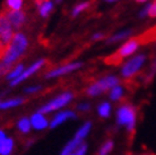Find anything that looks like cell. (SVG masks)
Listing matches in <instances>:
<instances>
[{"mask_svg":"<svg viewBox=\"0 0 156 155\" xmlns=\"http://www.w3.org/2000/svg\"><path fill=\"white\" fill-rule=\"evenodd\" d=\"M18 128L22 134H28L30 128H32V125H30V120L27 117H23L18 121Z\"/></svg>","mask_w":156,"mask_h":155,"instance_id":"obj_23","label":"cell"},{"mask_svg":"<svg viewBox=\"0 0 156 155\" xmlns=\"http://www.w3.org/2000/svg\"><path fill=\"white\" fill-rule=\"evenodd\" d=\"M36 6L40 17L48 18L50 14L53 12L55 2H52V0H36Z\"/></svg>","mask_w":156,"mask_h":155,"instance_id":"obj_12","label":"cell"},{"mask_svg":"<svg viewBox=\"0 0 156 155\" xmlns=\"http://www.w3.org/2000/svg\"><path fill=\"white\" fill-rule=\"evenodd\" d=\"M74 99V94L71 92H65V93H61L60 96H57L56 98H53L52 100H50L48 103H46L44 106H42L38 112L43 113V114H47L55 111H58L61 108H64L65 106L70 104Z\"/></svg>","mask_w":156,"mask_h":155,"instance_id":"obj_5","label":"cell"},{"mask_svg":"<svg viewBox=\"0 0 156 155\" xmlns=\"http://www.w3.org/2000/svg\"><path fill=\"white\" fill-rule=\"evenodd\" d=\"M70 155H75V153H73V154H70Z\"/></svg>","mask_w":156,"mask_h":155,"instance_id":"obj_38","label":"cell"},{"mask_svg":"<svg viewBox=\"0 0 156 155\" xmlns=\"http://www.w3.org/2000/svg\"><path fill=\"white\" fill-rule=\"evenodd\" d=\"M104 37H105V34L103 32H95L91 36V41H102Z\"/></svg>","mask_w":156,"mask_h":155,"instance_id":"obj_31","label":"cell"},{"mask_svg":"<svg viewBox=\"0 0 156 155\" xmlns=\"http://www.w3.org/2000/svg\"><path fill=\"white\" fill-rule=\"evenodd\" d=\"M14 149V141L13 139L6 137L5 140L0 144V155H10Z\"/></svg>","mask_w":156,"mask_h":155,"instance_id":"obj_17","label":"cell"},{"mask_svg":"<svg viewBox=\"0 0 156 155\" xmlns=\"http://www.w3.org/2000/svg\"><path fill=\"white\" fill-rule=\"evenodd\" d=\"M137 123V111L132 104H122L117 110V125L124 127L127 132L132 134Z\"/></svg>","mask_w":156,"mask_h":155,"instance_id":"obj_2","label":"cell"},{"mask_svg":"<svg viewBox=\"0 0 156 155\" xmlns=\"http://www.w3.org/2000/svg\"><path fill=\"white\" fill-rule=\"evenodd\" d=\"M24 102H26L24 98H13V99L5 100V102L0 103V108H3V110H6V108H13V107L20 106L22 103H24Z\"/></svg>","mask_w":156,"mask_h":155,"instance_id":"obj_21","label":"cell"},{"mask_svg":"<svg viewBox=\"0 0 156 155\" xmlns=\"http://www.w3.org/2000/svg\"><path fill=\"white\" fill-rule=\"evenodd\" d=\"M150 10H151V3H146V5L138 12V17L141 19H145L147 17H150Z\"/></svg>","mask_w":156,"mask_h":155,"instance_id":"obj_26","label":"cell"},{"mask_svg":"<svg viewBox=\"0 0 156 155\" xmlns=\"http://www.w3.org/2000/svg\"><path fill=\"white\" fill-rule=\"evenodd\" d=\"M142 155H151V154H142Z\"/></svg>","mask_w":156,"mask_h":155,"instance_id":"obj_37","label":"cell"},{"mask_svg":"<svg viewBox=\"0 0 156 155\" xmlns=\"http://www.w3.org/2000/svg\"><path fill=\"white\" fill-rule=\"evenodd\" d=\"M8 19H9L12 27L14 28V31H18L22 29V27L26 24L27 22V14L24 10H6L5 12Z\"/></svg>","mask_w":156,"mask_h":155,"instance_id":"obj_10","label":"cell"},{"mask_svg":"<svg viewBox=\"0 0 156 155\" xmlns=\"http://www.w3.org/2000/svg\"><path fill=\"white\" fill-rule=\"evenodd\" d=\"M24 0H5V6L8 10H22Z\"/></svg>","mask_w":156,"mask_h":155,"instance_id":"obj_22","label":"cell"},{"mask_svg":"<svg viewBox=\"0 0 156 155\" xmlns=\"http://www.w3.org/2000/svg\"><path fill=\"white\" fill-rule=\"evenodd\" d=\"M64 0H55V4H61Z\"/></svg>","mask_w":156,"mask_h":155,"instance_id":"obj_36","label":"cell"},{"mask_svg":"<svg viewBox=\"0 0 156 155\" xmlns=\"http://www.w3.org/2000/svg\"><path fill=\"white\" fill-rule=\"evenodd\" d=\"M89 6H90V2H81V3H77V4L73 8V10H71V17H73V18L79 17V15H80L81 13H84Z\"/></svg>","mask_w":156,"mask_h":155,"instance_id":"obj_19","label":"cell"},{"mask_svg":"<svg viewBox=\"0 0 156 155\" xmlns=\"http://www.w3.org/2000/svg\"><path fill=\"white\" fill-rule=\"evenodd\" d=\"M41 89H42V87H41V85H34V87H29V88H27L24 92L27 93V94H32V93L40 92Z\"/></svg>","mask_w":156,"mask_h":155,"instance_id":"obj_30","label":"cell"},{"mask_svg":"<svg viewBox=\"0 0 156 155\" xmlns=\"http://www.w3.org/2000/svg\"><path fill=\"white\" fill-rule=\"evenodd\" d=\"M5 139H6V137H5L4 131H3V130H0V144H2V142L5 140Z\"/></svg>","mask_w":156,"mask_h":155,"instance_id":"obj_33","label":"cell"},{"mask_svg":"<svg viewBox=\"0 0 156 155\" xmlns=\"http://www.w3.org/2000/svg\"><path fill=\"white\" fill-rule=\"evenodd\" d=\"M74 118H76V112L70 111V110L61 111V112H58L57 114L53 116L52 121L50 122V127H51V128H55V127L60 126L61 123H64L65 121H67V120H74Z\"/></svg>","mask_w":156,"mask_h":155,"instance_id":"obj_11","label":"cell"},{"mask_svg":"<svg viewBox=\"0 0 156 155\" xmlns=\"http://www.w3.org/2000/svg\"><path fill=\"white\" fill-rule=\"evenodd\" d=\"M90 108H91L90 103H79V104H77V107H76V110L79 111V112L85 113V112H89Z\"/></svg>","mask_w":156,"mask_h":155,"instance_id":"obj_29","label":"cell"},{"mask_svg":"<svg viewBox=\"0 0 156 155\" xmlns=\"http://www.w3.org/2000/svg\"><path fill=\"white\" fill-rule=\"evenodd\" d=\"M83 63L81 61H73V63H67L64 65H60L57 67L52 69V70L47 71L44 74L46 79H53V78H60V76H64L67 74H71L74 71H77L79 69L83 67Z\"/></svg>","mask_w":156,"mask_h":155,"instance_id":"obj_7","label":"cell"},{"mask_svg":"<svg viewBox=\"0 0 156 155\" xmlns=\"http://www.w3.org/2000/svg\"><path fill=\"white\" fill-rule=\"evenodd\" d=\"M30 125H32V127H33L34 130L41 131V130L47 128V127L50 126V123H48L47 118L44 117L43 113L37 112V113H34V114L32 116V117H30Z\"/></svg>","mask_w":156,"mask_h":155,"instance_id":"obj_14","label":"cell"},{"mask_svg":"<svg viewBox=\"0 0 156 155\" xmlns=\"http://www.w3.org/2000/svg\"><path fill=\"white\" fill-rule=\"evenodd\" d=\"M136 3H141V4H146V3H149V0H135Z\"/></svg>","mask_w":156,"mask_h":155,"instance_id":"obj_34","label":"cell"},{"mask_svg":"<svg viewBox=\"0 0 156 155\" xmlns=\"http://www.w3.org/2000/svg\"><path fill=\"white\" fill-rule=\"evenodd\" d=\"M156 75V59L152 61V64L150 66V70L149 73L146 74V78H145V83H150Z\"/></svg>","mask_w":156,"mask_h":155,"instance_id":"obj_25","label":"cell"},{"mask_svg":"<svg viewBox=\"0 0 156 155\" xmlns=\"http://www.w3.org/2000/svg\"><path fill=\"white\" fill-rule=\"evenodd\" d=\"M46 65V60L44 59H40V60H37L36 63H33L32 65H30L28 69H26L24 71H23L17 79H14V80H12L10 81V85L12 87H14V85H18L19 83H22V81H24L26 79H28V78H30L33 74H36L37 71H40L41 69L43 67Z\"/></svg>","mask_w":156,"mask_h":155,"instance_id":"obj_9","label":"cell"},{"mask_svg":"<svg viewBox=\"0 0 156 155\" xmlns=\"http://www.w3.org/2000/svg\"><path fill=\"white\" fill-rule=\"evenodd\" d=\"M150 17L151 18H156V0L151 3V10H150Z\"/></svg>","mask_w":156,"mask_h":155,"instance_id":"obj_32","label":"cell"},{"mask_svg":"<svg viewBox=\"0 0 156 155\" xmlns=\"http://www.w3.org/2000/svg\"><path fill=\"white\" fill-rule=\"evenodd\" d=\"M103 2H105V3H117V2H119V0H103Z\"/></svg>","mask_w":156,"mask_h":155,"instance_id":"obj_35","label":"cell"},{"mask_svg":"<svg viewBox=\"0 0 156 155\" xmlns=\"http://www.w3.org/2000/svg\"><path fill=\"white\" fill-rule=\"evenodd\" d=\"M115 85H119V78L115 75H107L90 84L87 88V94L89 97H98L105 92H109Z\"/></svg>","mask_w":156,"mask_h":155,"instance_id":"obj_3","label":"cell"},{"mask_svg":"<svg viewBox=\"0 0 156 155\" xmlns=\"http://www.w3.org/2000/svg\"><path fill=\"white\" fill-rule=\"evenodd\" d=\"M141 46V41L138 38H128L127 41H124L123 45L118 49L117 53L114 55V57L117 60H122V59H127L131 57L133 53H136Z\"/></svg>","mask_w":156,"mask_h":155,"instance_id":"obj_8","label":"cell"},{"mask_svg":"<svg viewBox=\"0 0 156 155\" xmlns=\"http://www.w3.org/2000/svg\"><path fill=\"white\" fill-rule=\"evenodd\" d=\"M88 151V144L87 142H81L79 146L76 148V150L74 151L75 155H85Z\"/></svg>","mask_w":156,"mask_h":155,"instance_id":"obj_28","label":"cell"},{"mask_svg":"<svg viewBox=\"0 0 156 155\" xmlns=\"http://www.w3.org/2000/svg\"><path fill=\"white\" fill-rule=\"evenodd\" d=\"M90 131H91V122H85L84 125L76 131V134L74 135L75 137H77L79 140H81V141H84L85 139H87L88 136H89V134H90Z\"/></svg>","mask_w":156,"mask_h":155,"instance_id":"obj_15","label":"cell"},{"mask_svg":"<svg viewBox=\"0 0 156 155\" xmlns=\"http://www.w3.org/2000/svg\"><path fill=\"white\" fill-rule=\"evenodd\" d=\"M147 55L146 53H137V55L129 57L126 63L121 67V75L124 79H129V78L137 75L142 70V67L146 64Z\"/></svg>","mask_w":156,"mask_h":155,"instance_id":"obj_4","label":"cell"},{"mask_svg":"<svg viewBox=\"0 0 156 155\" xmlns=\"http://www.w3.org/2000/svg\"><path fill=\"white\" fill-rule=\"evenodd\" d=\"M97 112L99 114V117L108 118L109 116H111V113H112V106H111V103H109V102H102L98 106Z\"/></svg>","mask_w":156,"mask_h":155,"instance_id":"obj_18","label":"cell"},{"mask_svg":"<svg viewBox=\"0 0 156 155\" xmlns=\"http://www.w3.org/2000/svg\"><path fill=\"white\" fill-rule=\"evenodd\" d=\"M113 148H114L113 140H107L102 146H100V149L98 151V155H109L111 151L113 150Z\"/></svg>","mask_w":156,"mask_h":155,"instance_id":"obj_24","label":"cell"},{"mask_svg":"<svg viewBox=\"0 0 156 155\" xmlns=\"http://www.w3.org/2000/svg\"><path fill=\"white\" fill-rule=\"evenodd\" d=\"M26 69H24V65H23L22 63H19V64H15V66L12 69V70L9 71V74L6 75V79L8 80H14V79H17V78Z\"/></svg>","mask_w":156,"mask_h":155,"instance_id":"obj_20","label":"cell"},{"mask_svg":"<svg viewBox=\"0 0 156 155\" xmlns=\"http://www.w3.org/2000/svg\"><path fill=\"white\" fill-rule=\"evenodd\" d=\"M15 65H8V64H4L3 61H0V76H4V75H8L9 71L14 67Z\"/></svg>","mask_w":156,"mask_h":155,"instance_id":"obj_27","label":"cell"},{"mask_svg":"<svg viewBox=\"0 0 156 155\" xmlns=\"http://www.w3.org/2000/svg\"><path fill=\"white\" fill-rule=\"evenodd\" d=\"M14 33H15V31L12 27L5 12L0 13V47L4 50V52L8 47V45L10 43Z\"/></svg>","mask_w":156,"mask_h":155,"instance_id":"obj_6","label":"cell"},{"mask_svg":"<svg viewBox=\"0 0 156 155\" xmlns=\"http://www.w3.org/2000/svg\"><path fill=\"white\" fill-rule=\"evenodd\" d=\"M124 97V88L122 85H115L114 88L109 90V99L113 102H118Z\"/></svg>","mask_w":156,"mask_h":155,"instance_id":"obj_16","label":"cell"},{"mask_svg":"<svg viewBox=\"0 0 156 155\" xmlns=\"http://www.w3.org/2000/svg\"><path fill=\"white\" fill-rule=\"evenodd\" d=\"M132 36V29H122V31H118V32L113 33L112 36H109L107 38V45H114V43H118V42H124L127 41L128 38H131Z\"/></svg>","mask_w":156,"mask_h":155,"instance_id":"obj_13","label":"cell"},{"mask_svg":"<svg viewBox=\"0 0 156 155\" xmlns=\"http://www.w3.org/2000/svg\"><path fill=\"white\" fill-rule=\"evenodd\" d=\"M28 46H29L28 37L26 36V33L18 31V32L14 33L10 43L8 45L0 61H3L4 64L8 65H15L19 61V59L26 53V51L28 50Z\"/></svg>","mask_w":156,"mask_h":155,"instance_id":"obj_1","label":"cell"}]
</instances>
